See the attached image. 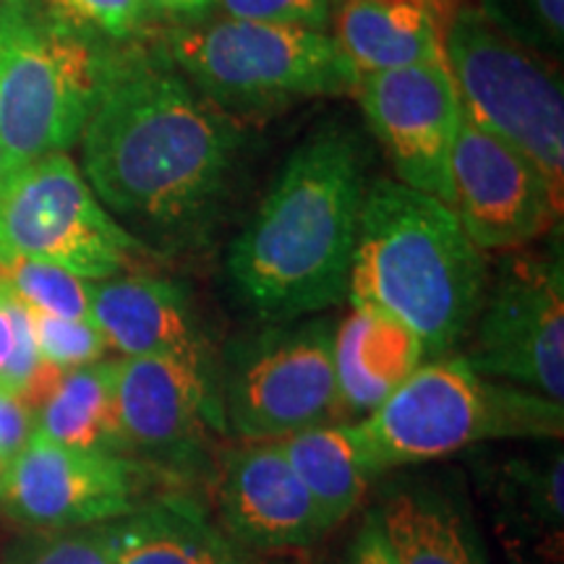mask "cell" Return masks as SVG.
<instances>
[{
    "instance_id": "2",
    "label": "cell",
    "mask_w": 564,
    "mask_h": 564,
    "mask_svg": "<svg viewBox=\"0 0 564 564\" xmlns=\"http://www.w3.org/2000/svg\"><path fill=\"white\" fill-rule=\"evenodd\" d=\"M366 167L364 141L340 126L288 158L228 251L232 285L259 319L299 322L348 299Z\"/></svg>"
},
{
    "instance_id": "22",
    "label": "cell",
    "mask_w": 564,
    "mask_h": 564,
    "mask_svg": "<svg viewBox=\"0 0 564 564\" xmlns=\"http://www.w3.org/2000/svg\"><path fill=\"white\" fill-rule=\"evenodd\" d=\"M282 453L312 494L329 531L358 510L377 478L356 421H327L280 440Z\"/></svg>"
},
{
    "instance_id": "26",
    "label": "cell",
    "mask_w": 564,
    "mask_h": 564,
    "mask_svg": "<svg viewBox=\"0 0 564 564\" xmlns=\"http://www.w3.org/2000/svg\"><path fill=\"white\" fill-rule=\"evenodd\" d=\"M478 11L499 32L533 53H562L564 0H481Z\"/></svg>"
},
{
    "instance_id": "24",
    "label": "cell",
    "mask_w": 564,
    "mask_h": 564,
    "mask_svg": "<svg viewBox=\"0 0 564 564\" xmlns=\"http://www.w3.org/2000/svg\"><path fill=\"white\" fill-rule=\"evenodd\" d=\"M0 280L30 312L91 322L89 280L79 274L37 259L3 257Z\"/></svg>"
},
{
    "instance_id": "16",
    "label": "cell",
    "mask_w": 564,
    "mask_h": 564,
    "mask_svg": "<svg viewBox=\"0 0 564 564\" xmlns=\"http://www.w3.org/2000/svg\"><path fill=\"white\" fill-rule=\"evenodd\" d=\"M89 314L121 358H173L217 377L215 350L181 282L144 272L89 282Z\"/></svg>"
},
{
    "instance_id": "15",
    "label": "cell",
    "mask_w": 564,
    "mask_h": 564,
    "mask_svg": "<svg viewBox=\"0 0 564 564\" xmlns=\"http://www.w3.org/2000/svg\"><path fill=\"white\" fill-rule=\"evenodd\" d=\"M217 507V523L243 546L264 554L312 549L329 533L280 442H246L225 457Z\"/></svg>"
},
{
    "instance_id": "10",
    "label": "cell",
    "mask_w": 564,
    "mask_h": 564,
    "mask_svg": "<svg viewBox=\"0 0 564 564\" xmlns=\"http://www.w3.org/2000/svg\"><path fill=\"white\" fill-rule=\"evenodd\" d=\"M165 484L175 476L147 460L32 434L0 474V510L34 531H74L116 523Z\"/></svg>"
},
{
    "instance_id": "31",
    "label": "cell",
    "mask_w": 564,
    "mask_h": 564,
    "mask_svg": "<svg viewBox=\"0 0 564 564\" xmlns=\"http://www.w3.org/2000/svg\"><path fill=\"white\" fill-rule=\"evenodd\" d=\"M37 426V413L19 392L0 384V474L9 468Z\"/></svg>"
},
{
    "instance_id": "12",
    "label": "cell",
    "mask_w": 564,
    "mask_h": 564,
    "mask_svg": "<svg viewBox=\"0 0 564 564\" xmlns=\"http://www.w3.org/2000/svg\"><path fill=\"white\" fill-rule=\"evenodd\" d=\"M118 419L131 455L171 476L199 470L228 432L220 379L173 358H116Z\"/></svg>"
},
{
    "instance_id": "11",
    "label": "cell",
    "mask_w": 564,
    "mask_h": 564,
    "mask_svg": "<svg viewBox=\"0 0 564 564\" xmlns=\"http://www.w3.org/2000/svg\"><path fill=\"white\" fill-rule=\"evenodd\" d=\"M465 361L484 377L564 403L562 249L549 257L514 251L499 264L476 316Z\"/></svg>"
},
{
    "instance_id": "29",
    "label": "cell",
    "mask_w": 564,
    "mask_h": 564,
    "mask_svg": "<svg viewBox=\"0 0 564 564\" xmlns=\"http://www.w3.org/2000/svg\"><path fill=\"white\" fill-rule=\"evenodd\" d=\"M47 6L79 30L108 42L137 37L147 19L141 0H47Z\"/></svg>"
},
{
    "instance_id": "35",
    "label": "cell",
    "mask_w": 564,
    "mask_h": 564,
    "mask_svg": "<svg viewBox=\"0 0 564 564\" xmlns=\"http://www.w3.org/2000/svg\"><path fill=\"white\" fill-rule=\"evenodd\" d=\"M3 3H6V0H0V9H3Z\"/></svg>"
},
{
    "instance_id": "20",
    "label": "cell",
    "mask_w": 564,
    "mask_h": 564,
    "mask_svg": "<svg viewBox=\"0 0 564 564\" xmlns=\"http://www.w3.org/2000/svg\"><path fill=\"white\" fill-rule=\"evenodd\" d=\"M426 361L405 327L382 314L350 306L335 327V382L340 413L366 419Z\"/></svg>"
},
{
    "instance_id": "32",
    "label": "cell",
    "mask_w": 564,
    "mask_h": 564,
    "mask_svg": "<svg viewBox=\"0 0 564 564\" xmlns=\"http://www.w3.org/2000/svg\"><path fill=\"white\" fill-rule=\"evenodd\" d=\"M335 564H394L390 546H387L382 528L373 510L366 512V520L358 528L345 552L337 556Z\"/></svg>"
},
{
    "instance_id": "1",
    "label": "cell",
    "mask_w": 564,
    "mask_h": 564,
    "mask_svg": "<svg viewBox=\"0 0 564 564\" xmlns=\"http://www.w3.org/2000/svg\"><path fill=\"white\" fill-rule=\"evenodd\" d=\"M82 173L141 243L199 236L228 186L241 133L186 76L118 61L82 137Z\"/></svg>"
},
{
    "instance_id": "13",
    "label": "cell",
    "mask_w": 564,
    "mask_h": 564,
    "mask_svg": "<svg viewBox=\"0 0 564 564\" xmlns=\"http://www.w3.org/2000/svg\"><path fill=\"white\" fill-rule=\"evenodd\" d=\"M352 95L400 183L447 204L449 154L465 118L447 61L364 74Z\"/></svg>"
},
{
    "instance_id": "17",
    "label": "cell",
    "mask_w": 564,
    "mask_h": 564,
    "mask_svg": "<svg viewBox=\"0 0 564 564\" xmlns=\"http://www.w3.org/2000/svg\"><path fill=\"white\" fill-rule=\"evenodd\" d=\"M373 514L394 564H489L468 497L447 476L387 484Z\"/></svg>"
},
{
    "instance_id": "33",
    "label": "cell",
    "mask_w": 564,
    "mask_h": 564,
    "mask_svg": "<svg viewBox=\"0 0 564 564\" xmlns=\"http://www.w3.org/2000/svg\"><path fill=\"white\" fill-rule=\"evenodd\" d=\"M144 11L150 13H165V17H178V19H199L207 13L215 0H141Z\"/></svg>"
},
{
    "instance_id": "25",
    "label": "cell",
    "mask_w": 564,
    "mask_h": 564,
    "mask_svg": "<svg viewBox=\"0 0 564 564\" xmlns=\"http://www.w3.org/2000/svg\"><path fill=\"white\" fill-rule=\"evenodd\" d=\"M6 564H116V523L37 531L13 549Z\"/></svg>"
},
{
    "instance_id": "9",
    "label": "cell",
    "mask_w": 564,
    "mask_h": 564,
    "mask_svg": "<svg viewBox=\"0 0 564 564\" xmlns=\"http://www.w3.org/2000/svg\"><path fill=\"white\" fill-rule=\"evenodd\" d=\"M335 322L272 329L230 356L220 379L228 432L243 442H280L340 413L335 382Z\"/></svg>"
},
{
    "instance_id": "36",
    "label": "cell",
    "mask_w": 564,
    "mask_h": 564,
    "mask_svg": "<svg viewBox=\"0 0 564 564\" xmlns=\"http://www.w3.org/2000/svg\"><path fill=\"white\" fill-rule=\"evenodd\" d=\"M436 3H440V0H436ZM440 6H442V3H440ZM442 9H444V6H442Z\"/></svg>"
},
{
    "instance_id": "7",
    "label": "cell",
    "mask_w": 564,
    "mask_h": 564,
    "mask_svg": "<svg viewBox=\"0 0 564 564\" xmlns=\"http://www.w3.org/2000/svg\"><path fill=\"white\" fill-rule=\"evenodd\" d=\"M444 61L463 116L525 154L564 204V95L552 63L499 32L478 9L449 17Z\"/></svg>"
},
{
    "instance_id": "27",
    "label": "cell",
    "mask_w": 564,
    "mask_h": 564,
    "mask_svg": "<svg viewBox=\"0 0 564 564\" xmlns=\"http://www.w3.org/2000/svg\"><path fill=\"white\" fill-rule=\"evenodd\" d=\"M40 369L30 308L0 280V384L24 398Z\"/></svg>"
},
{
    "instance_id": "3",
    "label": "cell",
    "mask_w": 564,
    "mask_h": 564,
    "mask_svg": "<svg viewBox=\"0 0 564 564\" xmlns=\"http://www.w3.org/2000/svg\"><path fill=\"white\" fill-rule=\"evenodd\" d=\"M486 288V251L447 204L400 181L366 188L348 280L350 306L398 322L419 337L426 358H436L470 333Z\"/></svg>"
},
{
    "instance_id": "34",
    "label": "cell",
    "mask_w": 564,
    "mask_h": 564,
    "mask_svg": "<svg viewBox=\"0 0 564 564\" xmlns=\"http://www.w3.org/2000/svg\"><path fill=\"white\" fill-rule=\"evenodd\" d=\"M11 173H13V167H11L9 158H6V150H3V144H0V192H3L6 181L11 178Z\"/></svg>"
},
{
    "instance_id": "8",
    "label": "cell",
    "mask_w": 564,
    "mask_h": 564,
    "mask_svg": "<svg viewBox=\"0 0 564 564\" xmlns=\"http://www.w3.org/2000/svg\"><path fill=\"white\" fill-rule=\"evenodd\" d=\"M147 253L66 152L19 167L0 192V259H37L97 282L131 272Z\"/></svg>"
},
{
    "instance_id": "28",
    "label": "cell",
    "mask_w": 564,
    "mask_h": 564,
    "mask_svg": "<svg viewBox=\"0 0 564 564\" xmlns=\"http://www.w3.org/2000/svg\"><path fill=\"white\" fill-rule=\"evenodd\" d=\"M32 314L34 343H37L40 358L55 369L68 371L105 361V352L110 350L105 335L97 329L95 322L87 319H63L51 314Z\"/></svg>"
},
{
    "instance_id": "19",
    "label": "cell",
    "mask_w": 564,
    "mask_h": 564,
    "mask_svg": "<svg viewBox=\"0 0 564 564\" xmlns=\"http://www.w3.org/2000/svg\"><path fill=\"white\" fill-rule=\"evenodd\" d=\"M442 17L436 0H337L333 40L358 76L444 61Z\"/></svg>"
},
{
    "instance_id": "6",
    "label": "cell",
    "mask_w": 564,
    "mask_h": 564,
    "mask_svg": "<svg viewBox=\"0 0 564 564\" xmlns=\"http://www.w3.org/2000/svg\"><path fill=\"white\" fill-rule=\"evenodd\" d=\"M173 61L207 100L262 110L308 97L352 95L358 70L333 34L262 21L217 19L178 30Z\"/></svg>"
},
{
    "instance_id": "14",
    "label": "cell",
    "mask_w": 564,
    "mask_h": 564,
    "mask_svg": "<svg viewBox=\"0 0 564 564\" xmlns=\"http://www.w3.org/2000/svg\"><path fill=\"white\" fill-rule=\"evenodd\" d=\"M447 207L484 251H518L562 217V202L539 167L463 118L449 154Z\"/></svg>"
},
{
    "instance_id": "30",
    "label": "cell",
    "mask_w": 564,
    "mask_h": 564,
    "mask_svg": "<svg viewBox=\"0 0 564 564\" xmlns=\"http://www.w3.org/2000/svg\"><path fill=\"white\" fill-rule=\"evenodd\" d=\"M337 0H215L228 19L262 21V24L303 26L324 32L333 24Z\"/></svg>"
},
{
    "instance_id": "18",
    "label": "cell",
    "mask_w": 564,
    "mask_h": 564,
    "mask_svg": "<svg viewBox=\"0 0 564 564\" xmlns=\"http://www.w3.org/2000/svg\"><path fill=\"white\" fill-rule=\"evenodd\" d=\"M116 564H295L243 546L204 505L162 491L116 520Z\"/></svg>"
},
{
    "instance_id": "4",
    "label": "cell",
    "mask_w": 564,
    "mask_h": 564,
    "mask_svg": "<svg viewBox=\"0 0 564 564\" xmlns=\"http://www.w3.org/2000/svg\"><path fill=\"white\" fill-rule=\"evenodd\" d=\"M377 476L497 440H562L564 403L484 377L463 356L426 358L356 421Z\"/></svg>"
},
{
    "instance_id": "5",
    "label": "cell",
    "mask_w": 564,
    "mask_h": 564,
    "mask_svg": "<svg viewBox=\"0 0 564 564\" xmlns=\"http://www.w3.org/2000/svg\"><path fill=\"white\" fill-rule=\"evenodd\" d=\"M108 40L58 17L47 0L0 9V144L13 171L79 144L118 66Z\"/></svg>"
},
{
    "instance_id": "21",
    "label": "cell",
    "mask_w": 564,
    "mask_h": 564,
    "mask_svg": "<svg viewBox=\"0 0 564 564\" xmlns=\"http://www.w3.org/2000/svg\"><path fill=\"white\" fill-rule=\"evenodd\" d=\"M481 486L497 512L507 546L535 549L549 564L562 562L564 528V455L505 457L486 465Z\"/></svg>"
},
{
    "instance_id": "23",
    "label": "cell",
    "mask_w": 564,
    "mask_h": 564,
    "mask_svg": "<svg viewBox=\"0 0 564 564\" xmlns=\"http://www.w3.org/2000/svg\"><path fill=\"white\" fill-rule=\"evenodd\" d=\"M34 434L76 449L131 455L118 419L116 361L63 371L37 408Z\"/></svg>"
}]
</instances>
